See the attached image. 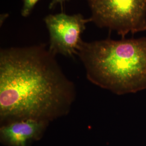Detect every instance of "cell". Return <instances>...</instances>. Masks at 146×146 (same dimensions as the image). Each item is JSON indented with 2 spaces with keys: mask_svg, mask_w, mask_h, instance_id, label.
Returning a JSON list of instances; mask_svg holds the SVG:
<instances>
[{
  "mask_svg": "<svg viewBox=\"0 0 146 146\" xmlns=\"http://www.w3.org/2000/svg\"><path fill=\"white\" fill-rule=\"evenodd\" d=\"M44 45L1 49L0 121L31 119L48 122L67 115L75 97L73 83Z\"/></svg>",
  "mask_w": 146,
  "mask_h": 146,
  "instance_id": "1",
  "label": "cell"
},
{
  "mask_svg": "<svg viewBox=\"0 0 146 146\" xmlns=\"http://www.w3.org/2000/svg\"><path fill=\"white\" fill-rule=\"evenodd\" d=\"M78 55L92 83L122 95L146 89V37L82 41Z\"/></svg>",
  "mask_w": 146,
  "mask_h": 146,
  "instance_id": "2",
  "label": "cell"
},
{
  "mask_svg": "<svg viewBox=\"0 0 146 146\" xmlns=\"http://www.w3.org/2000/svg\"><path fill=\"white\" fill-rule=\"evenodd\" d=\"M91 22L125 38L146 31V0H87Z\"/></svg>",
  "mask_w": 146,
  "mask_h": 146,
  "instance_id": "3",
  "label": "cell"
},
{
  "mask_svg": "<svg viewBox=\"0 0 146 146\" xmlns=\"http://www.w3.org/2000/svg\"><path fill=\"white\" fill-rule=\"evenodd\" d=\"M50 37L49 50L54 55L60 54L73 58L77 55L82 40L81 35L90 18L80 14L68 15L64 13L49 15L44 18Z\"/></svg>",
  "mask_w": 146,
  "mask_h": 146,
  "instance_id": "4",
  "label": "cell"
},
{
  "mask_svg": "<svg viewBox=\"0 0 146 146\" xmlns=\"http://www.w3.org/2000/svg\"><path fill=\"white\" fill-rule=\"evenodd\" d=\"M48 123L27 119L2 125L0 129L1 140L8 146H27L29 142L41 137Z\"/></svg>",
  "mask_w": 146,
  "mask_h": 146,
  "instance_id": "5",
  "label": "cell"
},
{
  "mask_svg": "<svg viewBox=\"0 0 146 146\" xmlns=\"http://www.w3.org/2000/svg\"><path fill=\"white\" fill-rule=\"evenodd\" d=\"M39 0H23V5L21 11V15L27 17L31 13V11Z\"/></svg>",
  "mask_w": 146,
  "mask_h": 146,
  "instance_id": "6",
  "label": "cell"
},
{
  "mask_svg": "<svg viewBox=\"0 0 146 146\" xmlns=\"http://www.w3.org/2000/svg\"><path fill=\"white\" fill-rule=\"evenodd\" d=\"M69 0H52L51 2L49 4V9H52L54 7H55L56 5H57L58 4H60L61 5H62L63 3L66 1H68Z\"/></svg>",
  "mask_w": 146,
  "mask_h": 146,
  "instance_id": "7",
  "label": "cell"
}]
</instances>
